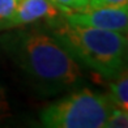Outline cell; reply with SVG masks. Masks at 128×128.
<instances>
[{"label": "cell", "instance_id": "obj_2", "mask_svg": "<svg viewBox=\"0 0 128 128\" xmlns=\"http://www.w3.org/2000/svg\"><path fill=\"white\" fill-rule=\"evenodd\" d=\"M50 33L78 63L103 77L114 78L126 68L127 36L124 33L69 25L64 20L50 25Z\"/></svg>", "mask_w": 128, "mask_h": 128}, {"label": "cell", "instance_id": "obj_4", "mask_svg": "<svg viewBox=\"0 0 128 128\" xmlns=\"http://www.w3.org/2000/svg\"><path fill=\"white\" fill-rule=\"evenodd\" d=\"M63 20L69 25L104 29L127 34L128 5L123 7H93L88 5L78 10L64 13Z\"/></svg>", "mask_w": 128, "mask_h": 128}, {"label": "cell", "instance_id": "obj_10", "mask_svg": "<svg viewBox=\"0 0 128 128\" xmlns=\"http://www.w3.org/2000/svg\"><path fill=\"white\" fill-rule=\"evenodd\" d=\"M9 115H10V106H9L8 98L7 94H5L4 88L0 86V122L7 119Z\"/></svg>", "mask_w": 128, "mask_h": 128}, {"label": "cell", "instance_id": "obj_8", "mask_svg": "<svg viewBox=\"0 0 128 128\" xmlns=\"http://www.w3.org/2000/svg\"><path fill=\"white\" fill-rule=\"evenodd\" d=\"M128 126V111L112 106L103 128H126Z\"/></svg>", "mask_w": 128, "mask_h": 128}, {"label": "cell", "instance_id": "obj_1", "mask_svg": "<svg viewBox=\"0 0 128 128\" xmlns=\"http://www.w3.org/2000/svg\"><path fill=\"white\" fill-rule=\"evenodd\" d=\"M0 43L42 93L52 94L73 88L84 78L81 64L50 32L20 30L4 36Z\"/></svg>", "mask_w": 128, "mask_h": 128}, {"label": "cell", "instance_id": "obj_6", "mask_svg": "<svg viewBox=\"0 0 128 128\" xmlns=\"http://www.w3.org/2000/svg\"><path fill=\"white\" fill-rule=\"evenodd\" d=\"M108 98L114 106L128 111V74L126 68L112 78L110 84Z\"/></svg>", "mask_w": 128, "mask_h": 128}, {"label": "cell", "instance_id": "obj_5", "mask_svg": "<svg viewBox=\"0 0 128 128\" xmlns=\"http://www.w3.org/2000/svg\"><path fill=\"white\" fill-rule=\"evenodd\" d=\"M63 17L64 12L52 0H18L13 25L16 28L46 22L50 26Z\"/></svg>", "mask_w": 128, "mask_h": 128}, {"label": "cell", "instance_id": "obj_9", "mask_svg": "<svg viewBox=\"0 0 128 128\" xmlns=\"http://www.w3.org/2000/svg\"><path fill=\"white\" fill-rule=\"evenodd\" d=\"M64 13L78 10L81 8H85L89 5V0H52Z\"/></svg>", "mask_w": 128, "mask_h": 128}, {"label": "cell", "instance_id": "obj_3", "mask_svg": "<svg viewBox=\"0 0 128 128\" xmlns=\"http://www.w3.org/2000/svg\"><path fill=\"white\" fill-rule=\"evenodd\" d=\"M112 106L107 94L82 89L44 107L39 120L48 128H103Z\"/></svg>", "mask_w": 128, "mask_h": 128}, {"label": "cell", "instance_id": "obj_11", "mask_svg": "<svg viewBox=\"0 0 128 128\" xmlns=\"http://www.w3.org/2000/svg\"><path fill=\"white\" fill-rule=\"evenodd\" d=\"M93 7H123L128 5V0H89Z\"/></svg>", "mask_w": 128, "mask_h": 128}, {"label": "cell", "instance_id": "obj_7", "mask_svg": "<svg viewBox=\"0 0 128 128\" xmlns=\"http://www.w3.org/2000/svg\"><path fill=\"white\" fill-rule=\"evenodd\" d=\"M18 0H0V32L14 28L13 20Z\"/></svg>", "mask_w": 128, "mask_h": 128}]
</instances>
